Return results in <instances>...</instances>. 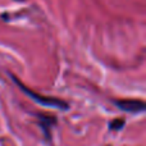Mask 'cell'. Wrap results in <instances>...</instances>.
I'll use <instances>...</instances> for the list:
<instances>
[{
    "label": "cell",
    "mask_w": 146,
    "mask_h": 146,
    "mask_svg": "<svg viewBox=\"0 0 146 146\" xmlns=\"http://www.w3.org/2000/svg\"><path fill=\"white\" fill-rule=\"evenodd\" d=\"M12 80L15 82V85L28 96L31 98L32 100H35L36 103H38L40 105H44V106H49V108H55V109H59V110H68L69 109V105L67 101L62 100L59 98H51V96H44V95H40V94L35 92V91L30 90L28 87H26L22 82H21L18 78H15L14 76H10Z\"/></svg>",
    "instance_id": "obj_1"
},
{
    "label": "cell",
    "mask_w": 146,
    "mask_h": 146,
    "mask_svg": "<svg viewBox=\"0 0 146 146\" xmlns=\"http://www.w3.org/2000/svg\"><path fill=\"white\" fill-rule=\"evenodd\" d=\"M114 105L119 108L122 111L126 113H142L145 110V103L142 100L136 99H121V100H114Z\"/></svg>",
    "instance_id": "obj_2"
},
{
    "label": "cell",
    "mask_w": 146,
    "mask_h": 146,
    "mask_svg": "<svg viewBox=\"0 0 146 146\" xmlns=\"http://www.w3.org/2000/svg\"><path fill=\"white\" fill-rule=\"evenodd\" d=\"M37 119H38L37 124L41 128V131H42L44 137H45L49 142H51V129H53V127L55 126L56 118L53 115H49V114L38 113Z\"/></svg>",
    "instance_id": "obj_3"
},
{
    "label": "cell",
    "mask_w": 146,
    "mask_h": 146,
    "mask_svg": "<svg viewBox=\"0 0 146 146\" xmlns=\"http://www.w3.org/2000/svg\"><path fill=\"white\" fill-rule=\"evenodd\" d=\"M124 123L126 122H124L123 118H115L109 123V129H111V131H119V129H122L124 127Z\"/></svg>",
    "instance_id": "obj_4"
},
{
    "label": "cell",
    "mask_w": 146,
    "mask_h": 146,
    "mask_svg": "<svg viewBox=\"0 0 146 146\" xmlns=\"http://www.w3.org/2000/svg\"><path fill=\"white\" fill-rule=\"evenodd\" d=\"M17 1H25V0H17Z\"/></svg>",
    "instance_id": "obj_5"
}]
</instances>
